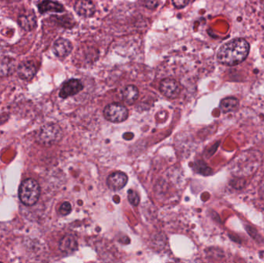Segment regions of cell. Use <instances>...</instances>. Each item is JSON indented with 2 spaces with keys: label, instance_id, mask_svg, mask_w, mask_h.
Listing matches in <instances>:
<instances>
[{
  "label": "cell",
  "instance_id": "obj_14",
  "mask_svg": "<svg viewBox=\"0 0 264 263\" xmlns=\"http://www.w3.org/2000/svg\"><path fill=\"white\" fill-rule=\"evenodd\" d=\"M138 95H139V92H138V88L134 85L125 87L121 92L123 101L128 105L134 104L138 100Z\"/></svg>",
  "mask_w": 264,
  "mask_h": 263
},
{
  "label": "cell",
  "instance_id": "obj_9",
  "mask_svg": "<svg viewBox=\"0 0 264 263\" xmlns=\"http://www.w3.org/2000/svg\"><path fill=\"white\" fill-rule=\"evenodd\" d=\"M72 49V43L70 40L64 38H60L54 43L53 51L54 54L57 57L63 58L71 53Z\"/></svg>",
  "mask_w": 264,
  "mask_h": 263
},
{
  "label": "cell",
  "instance_id": "obj_12",
  "mask_svg": "<svg viewBox=\"0 0 264 263\" xmlns=\"http://www.w3.org/2000/svg\"><path fill=\"white\" fill-rule=\"evenodd\" d=\"M38 10L39 13L43 14L47 12L62 13L64 11V8L60 2H55L52 0H43L40 3L38 4Z\"/></svg>",
  "mask_w": 264,
  "mask_h": 263
},
{
  "label": "cell",
  "instance_id": "obj_17",
  "mask_svg": "<svg viewBox=\"0 0 264 263\" xmlns=\"http://www.w3.org/2000/svg\"><path fill=\"white\" fill-rule=\"evenodd\" d=\"M195 172L201 174L203 175H209L212 174V169L207 165L203 160H199L195 163Z\"/></svg>",
  "mask_w": 264,
  "mask_h": 263
},
{
  "label": "cell",
  "instance_id": "obj_5",
  "mask_svg": "<svg viewBox=\"0 0 264 263\" xmlns=\"http://www.w3.org/2000/svg\"><path fill=\"white\" fill-rule=\"evenodd\" d=\"M159 90L167 98L175 99L180 93L181 88L176 80L171 78H166L161 81Z\"/></svg>",
  "mask_w": 264,
  "mask_h": 263
},
{
  "label": "cell",
  "instance_id": "obj_16",
  "mask_svg": "<svg viewBox=\"0 0 264 263\" xmlns=\"http://www.w3.org/2000/svg\"><path fill=\"white\" fill-rule=\"evenodd\" d=\"M239 101L233 97H226L220 102V109L224 113L234 111L238 108Z\"/></svg>",
  "mask_w": 264,
  "mask_h": 263
},
{
  "label": "cell",
  "instance_id": "obj_23",
  "mask_svg": "<svg viewBox=\"0 0 264 263\" xmlns=\"http://www.w3.org/2000/svg\"><path fill=\"white\" fill-rule=\"evenodd\" d=\"M263 8H264V7H263Z\"/></svg>",
  "mask_w": 264,
  "mask_h": 263
},
{
  "label": "cell",
  "instance_id": "obj_7",
  "mask_svg": "<svg viewBox=\"0 0 264 263\" xmlns=\"http://www.w3.org/2000/svg\"><path fill=\"white\" fill-rule=\"evenodd\" d=\"M128 176L126 174L121 172H116L111 174L107 179V185L108 188L113 191H118L122 189L128 182Z\"/></svg>",
  "mask_w": 264,
  "mask_h": 263
},
{
  "label": "cell",
  "instance_id": "obj_22",
  "mask_svg": "<svg viewBox=\"0 0 264 263\" xmlns=\"http://www.w3.org/2000/svg\"><path fill=\"white\" fill-rule=\"evenodd\" d=\"M159 5V0H145V6L150 10H154Z\"/></svg>",
  "mask_w": 264,
  "mask_h": 263
},
{
  "label": "cell",
  "instance_id": "obj_6",
  "mask_svg": "<svg viewBox=\"0 0 264 263\" xmlns=\"http://www.w3.org/2000/svg\"><path fill=\"white\" fill-rule=\"evenodd\" d=\"M84 88L81 81L76 79H71L63 84L60 91V97L63 99L71 96L76 95Z\"/></svg>",
  "mask_w": 264,
  "mask_h": 263
},
{
  "label": "cell",
  "instance_id": "obj_2",
  "mask_svg": "<svg viewBox=\"0 0 264 263\" xmlns=\"http://www.w3.org/2000/svg\"><path fill=\"white\" fill-rule=\"evenodd\" d=\"M40 194V189L38 181L32 178L22 181L19 187V199L27 206H32L38 202Z\"/></svg>",
  "mask_w": 264,
  "mask_h": 263
},
{
  "label": "cell",
  "instance_id": "obj_4",
  "mask_svg": "<svg viewBox=\"0 0 264 263\" xmlns=\"http://www.w3.org/2000/svg\"><path fill=\"white\" fill-rule=\"evenodd\" d=\"M104 118L113 123H121L129 118V110L119 103L107 105L104 110Z\"/></svg>",
  "mask_w": 264,
  "mask_h": 263
},
{
  "label": "cell",
  "instance_id": "obj_11",
  "mask_svg": "<svg viewBox=\"0 0 264 263\" xmlns=\"http://www.w3.org/2000/svg\"><path fill=\"white\" fill-rule=\"evenodd\" d=\"M59 248L63 253L71 254L77 249L78 245L75 236L67 235L60 240Z\"/></svg>",
  "mask_w": 264,
  "mask_h": 263
},
{
  "label": "cell",
  "instance_id": "obj_1",
  "mask_svg": "<svg viewBox=\"0 0 264 263\" xmlns=\"http://www.w3.org/2000/svg\"><path fill=\"white\" fill-rule=\"evenodd\" d=\"M249 52V44L244 39H232L220 47L217 60L226 66H235L246 59Z\"/></svg>",
  "mask_w": 264,
  "mask_h": 263
},
{
  "label": "cell",
  "instance_id": "obj_15",
  "mask_svg": "<svg viewBox=\"0 0 264 263\" xmlns=\"http://www.w3.org/2000/svg\"><path fill=\"white\" fill-rule=\"evenodd\" d=\"M18 23L23 30L26 31H31L37 26V17L34 13H29L25 15L23 14L19 16Z\"/></svg>",
  "mask_w": 264,
  "mask_h": 263
},
{
  "label": "cell",
  "instance_id": "obj_19",
  "mask_svg": "<svg viewBox=\"0 0 264 263\" xmlns=\"http://www.w3.org/2000/svg\"><path fill=\"white\" fill-rule=\"evenodd\" d=\"M71 210H72V209H71V204L69 202H66L62 204L60 209H59V212H60V215H67L71 213Z\"/></svg>",
  "mask_w": 264,
  "mask_h": 263
},
{
  "label": "cell",
  "instance_id": "obj_3",
  "mask_svg": "<svg viewBox=\"0 0 264 263\" xmlns=\"http://www.w3.org/2000/svg\"><path fill=\"white\" fill-rule=\"evenodd\" d=\"M62 136L63 133L60 127L54 123H50L40 129L38 133V140L43 145L51 146L57 143Z\"/></svg>",
  "mask_w": 264,
  "mask_h": 263
},
{
  "label": "cell",
  "instance_id": "obj_10",
  "mask_svg": "<svg viewBox=\"0 0 264 263\" xmlns=\"http://www.w3.org/2000/svg\"><path fill=\"white\" fill-rule=\"evenodd\" d=\"M37 67L34 62H22L17 68V73L22 80H30L37 73Z\"/></svg>",
  "mask_w": 264,
  "mask_h": 263
},
{
  "label": "cell",
  "instance_id": "obj_21",
  "mask_svg": "<svg viewBox=\"0 0 264 263\" xmlns=\"http://www.w3.org/2000/svg\"><path fill=\"white\" fill-rule=\"evenodd\" d=\"M245 229H246V231H248V233H249V235L251 236L253 239H254L255 240H257V242H259V240H260V235H259V234L257 233V230L255 229V228H252V227H250L249 226H245Z\"/></svg>",
  "mask_w": 264,
  "mask_h": 263
},
{
  "label": "cell",
  "instance_id": "obj_13",
  "mask_svg": "<svg viewBox=\"0 0 264 263\" xmlns=\"http://www.w3.org/2000/svg\"><path fill=\"white\" fill-rule=\"evenodd\" d=\"M16 70V62L12 58H0V77H8Z\"/></svg>",
  "mask_w": 264,
  "mask_h": 263
},
{
  "label": "cell",
  "instance_id": "obj_8",
  "mask_svg": "<svg viewBox=\"0 0 264 263\" xmlns=\"http://www.w3.org/2000/svg\"><path fill=\"white\" fill-rule=\"evenodd\" d=\"M75 10L80 17L89 18L94 15L95 6L91 0H76Z\"/></svg>",
  "mask_w": 264,
  "mask_h": 263
},
{
  "label": "cell",
  "instance_id": "obj_20",
  "mask_svg": "<svg viewBox=\"0 0 264 263\" xmlns=\"http://www.w3.org/2000/svg\"><path fill=\"white\" fill-rule=\"evenodd\" d=\"M171 1H172L173 6L177 9L186 7L189 2V0H171Z\"/></svg>",
  "mask_w": 264,
  "mask_h": 263
},
{
  "label": "cell",
  "instance_id": "obj_18",
  "mask_svg": "<svg viewBox=\"0 0 264 263\" xmlns=\"http://www.w3.org/2000/svg\"><path fill=\"white\" fill-rule=\"evenodd\" d=\"M128 198H129V202L132 204V206H138L140 202V197L138 193L134 192V190L130 189L128 192Z\"/></svg>",
  "mask_w": 264,
  "mask_h": 263
}]
</instances>
